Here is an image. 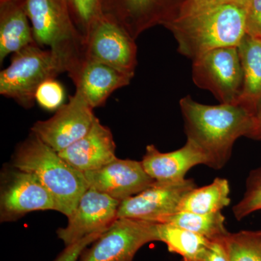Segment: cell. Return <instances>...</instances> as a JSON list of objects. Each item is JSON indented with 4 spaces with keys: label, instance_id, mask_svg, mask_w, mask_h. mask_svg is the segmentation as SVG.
Masks as SVG:
<instances>
[{
    "label": "cell",
    "instance_id": "6da1fadb",
    "mask_svg": "<svg viewBox=\"0 0 261 261\" xmlns=\"http://www.w3.org/2000/svg\"><path fill=\"white\" fill-rule=\"evenodd\" d=\"M164 27L172 33L178 51L193 61L217 48L238 47L246 34L245 4L214 0L190 7Z\"/></svg>",
    "mask_w": 261,
    "mask_h": 261
},
{
    "label": "cell",
    "instance_id": "7a4b0ae2",
    "mask_svg": "<svg viewBox=\"0 0 261 261\" xmlns=\"http://www.w3.org/2000/svg\"><path fill=\"white\" fill-rule=\"evenodd\" d=\"M179 105L187 140L205 155L206 166L216 170L224 168L235 142L248 135L253 116L237 105L209 106L190 96L182 98Z\"/></svg>",
    "mask_w": 261,
    "mask_h": 261
},
{
    "label": "cell",
    "instance_id": "3957f363",
    "mask_svg": "<svg viewBox=\"0 0 261 261\" xmlns=\"http://www.w3.org/2000/svg\"><path fill=\"white\" fill-rule=\"evenodd\" d=\"M13 166L35 175L50 192L56 211L69 217L89 188L84 173L75 169L54 149L32 133L18 146Z\"/></svg>",
    "mask_w": 261,
    "mask_h": 261
},
{
    "label": "cell",
    "instance_id": "277c9868",
    "mask_svg": "<svg viewBox=\"0 0 261 261\" xmlns=\"http://www.w3.org/2000/svg\"><path fill=\"white\" fill-rule=\"evenodd\" d=\"M74 62L64 51L44 49L37 44L29 45L12 55L10 64L0 72V94L25 108H32L38 87L68 73Z\"/></svg>",
    "mask_w": 261,
    "mask_h": 261
},
{
    "label": "cell",
    "instance_id": "5b68a950",
    "mask_svg": "<svg viewBox=\"0 0 261 261\" xmlns=\"http://www.w3.org/2000/svg\"><path fill=\"white\" fill-rule=\"evenodd\" d=\"M23 7L38 45L64 51L75 60L83 58L84 39L67 0H25Z\"/></svg>",
    "mask_w": 261,
    "mask_h": 261
},
{
    "label": "cell",
    "instance_id": "8992f818",
    "mask_svg": "<svg viewBox=\"0 0 261 261\" xmlns=\"http://www.w3.org/2000/svg\"><path fill=\"white\" fill-rule=\"evenodd\" d=\"M192 80L222 104H235L242 91L243 68L238 47L217 48L193 60Z\"/></svg>",
    "mask_w": 261,
    "mask_h": 261
},
{
    "label": "cell",
    "instance_id": "52a82bcc",
    "mask_svg": "<svg viewBox=\"0 0 261 261\" xmlns=\"http://www.w3.org/2000/svg\"><path fill=\"white\" fill-rule=\"evenodd\" d=\"M159 241L158 224L132 219H118L78 261H133L146 244Z\"/></svg>",
    "mask_w": 261,
    "mask_h": 261
},
{
    "label": "cell",
    "instance_id": "ba28073f",
    "mask_svg": "<svg viewBox=\"0 0 261 261\" xmlns=\"http://www.w3.org/2000/svg\"><path fill=\"white\" fill-rule=\"evenodd\" d=\"M84 58L135 75L137 46L116 20L102 14L84 39Z\"/></svg>",
    "mask_w": 261,
    "mask_h": 261
},
{
    "label": "cell",
    "instance_id": "9c48e42d",
    "mask_svg": "<svg viewBox=\"0 0 261 261\" xmlns=\"http://www.w3.org/2000/svg\"><path fill=\"white\" fill-rule=\"evenodd\" d=\"M192 0H102V13L135 39L147 29L177 18Z\"/></svg>",
    "mask_w": 261,
    "mask_h": 261
},
{
    "label": "cell",
    "instance_id": "30bf717a",
    "mask_svg": "<svg viewBox=\"0 0 261 261\" xmlns=\"http://www.w3.org/2000/svg\"><path fill=\"white\" fill-rule=\"evenodd\" d=\"M94 108L80 91L57 110L54 116L45 121H38L32 127V133L46 145L60 152L87 135L95 116Z\"/></svg>",
    "mask_w": 261,
    "mask_h": 261
},
{
    "label": "cell",
    "instance_id": "8fae6325",
    "mask_svg": "<svg viewBox=\"0 0 261 261\" xmlns=\"http://www.w3.org/2000/svg\"><path fill=\"white\" fill-rule=\"evenodd\" d=\"M197 187L193 179L171 183L154 181L151 186L122 201L118 219H132L163 224L178 211L180 203Z\"/></svg>",
    "mask_w": 261,
    "mask_h": 261
},
{
    "label": "cell",
    "instance_id": "7c38bea8",
    "mask_svg": "<svg viewBox=\"0 0 261 261\" xmlns=\"http://www.w3.org/2000/svg\"><path fill=\"white\" fill-rule=\"evenodd\" d=\"M0 190V221H16L33 211H56L50 192L32 173L15 168L4 173Z\"/></svg>",
    "mask_w": 261,
    "mask_h": 261
},
{
    "label": "cell",
    "instance_id": "4fadbf2b",
    "mask_svg": "<svg viewBox=\"0 0 261 261\" xmlns=\"http://www.w3.org/2000/svg\"><path fill=\"white\" fill-rule=\"evenodd\" d=\"M120 203V201L89 187L68 218L66 226L58 228V238L66 247L92 233L106 231L118 219Z\"/></svg>",
    "mask_w": 261,
    "mask_h": 261
},
{
    "label": "cell",
    "instance_id": "5bb4252c",
    "mask_svg": "<svg viewBox=\"0 0 261 261\" xmlns=\"http://www.w3.org/2000/svg\"><path fill=\"white\" fill-rule=\"evenodd\" d=\"M84 173L90 188L121 202L155 181L146 172L142 161L118 158L99 169Z\"/></svg>",
    "mask_w": 261,
    "mask_h": 261
},
{
    "label": "cell",
    "instance_id": "9a60e30c",
    "mask_svg": "<svg viewBox=\"0 0 261 261\" xmlns=\"http://www.w3.org/2000/svg\"><path fill=\"white\" fill-rule=\"evenodd\" d=\"M75 86L92 108L102 107L118 89L130 84L134 75L104 63L83 58L68 72Z\"/></svg>",
    "mask_w": 261,
    "mask_h": 261
},
{
    "label": "cell",
    "instance_id": "2e32d148",
    "mask_svg": "<svg viewBox=\"0 0 261 261\" xmlns=\"http://www.w3.org/2000/svg\"><path fill=\"white\" fill-rule=\"evenodd\" d=\"M116 148L111 129L95 117L87 135L58 153L70 166L85 173L99 169L116 159Z\"/></svg>",
    "mask_w": 261,
    "mask_h": 261
},
{
    "label": "cell",
    "instance_id": "e0dca14e",
    "mask_svg": "<svg viewBox=\"0 0 261 261\" xmlns=\"http://www.w3.org/2000/svg\"><path fill=\"white\" fill-rule=\"evenodd\" d=\"M142 163L154 181L171 183L185 179L187 173L194 166L206 165V159L195 144L187 140L181 148L170 152H161L154 145H147Z\"/></svg>",
    "mask_w": 261,
    "mask_h": 261
},
{
    "label": "cell",
    "instance_id": "ac0fdd59",
    "mask_svg": "<svg viewBox=\"0 0 261 261\" xmlns=\"http://www.w3.org/2000/svg\"><path fill=\"white\" fill-rule=\"evenodd\" d=\"M33 44L37 43L23 4L0 1V63Z\"/></svg>",
    "mask_w": 261,
    "mask_h": 261
},
{
    "label": "cell",
    "instance_id": "d6986e66",
    "mask_svg": "<svg viewBox=\"0 0 261 261\" xmlns=\"http://www.w3.org/2000/svg\"><path fill=\"white\" fill-rule=\"evenodd\" d=\"M238 48L243 82L234 105L243 108L254 116L261 106V39L245 34Z\"/></svg>",
    "mask_w": 261,
    "mask_h": 261
},
{
    "label": "cell",
    "instance_id": "ffe728a7",
    "mask_svg": "<svg viewBox=\"0 0 261 261\" xmlns=\"http://www.w3.org/2000/svg\"><path fill=\"white\" fill-rule=\"evenodd\" d=\"M228 180L216 178L210 185L195 187L189 192L180 203L178 211L197 214H211L221 212L231 202Z\"/></svg>",
    "mask_w": 261,
    "mask_h": 261
},
{
    "label": "cell",
    "instance_id": "44dd1931",
    "mask_svg": "<svg viewBox=\"0 0 261 261\" xmlns=\"http://www.w3.org/2000/svg\"><path fill=\"white\" fill-rule=\"evenodd\" d=\"M159 241L178 254L182 261H196L202 257L212 240L171 224H158Z\"/></svg>",
    "mask_w": 261,
    "mask_h": 261
},
{
    "label": "cell",
    "instance_id": "7402d4cb",
    "mask_svg": "<svg viewBox=\"0 0 261 261\" xmlns=\"http://www.w3.org/2000/svg\"><path fill=\"white\" fill-rule=\"evenodd\" d=\"M225 217L221 212L211 214H197L178 211L163 224H171L210 240L224 238L228 233L225 226Z\"/></svg>",
    "mask_w": 261,
    "mask_h": 261
},
{
    "label": "cell",
    "instance_id": "603a6c76",
    "mask_svg": "<svg viewBox=\"0 0 261 261\" xmlns=\"http://www.w3.org/2000/svg\"><path fill=\"white\" fill-rule=\"evenodd\" d=\"M224 243L229 261H261V231L228 232Z\"/></svg>",
    "mask_w": 261,
    "mask_h": 261
},
{
    "label": "cell",
    "instance_id": "cb8c5ba5",
    "mask_svg": "<svg viewBox=\"0 0 261 261\" xmlns=\"http://www.w3.org/2000/svg\"><path fill=\"white\" fill-rule=\"evenodd\" d=\"M76 29L85 39L94 22L103 14L102 0H67Z\"/></svg>",
    "mask_w": 261,
    "mask_h": 261
},
{
    "label": "cell",
    "instance_id": "d4e9b609",
    "mask_svg": "<svg viewBox=\"0 0 261 261\" xmlns=\"http://www.w3.org/2000/svg\"><path fill=\"white\" fill-rule=\"evenodd\" d=\"M258 211H261V167L250 173L243 199L233 207V215L238 221Z\"/></svg>",
    "mask_w": 261,
    "mask_h": 261
},
{
    "label": "cell",
    "instance_id": "484cf974",
    "mask_svg": "<svg viewBox=\"0 0 261 261\" xmlns=\"http://www.w3.org/2000/svg\"><path fill=\"white\" fill-rule=\"evenodd\" d=\"M64 100V88L56 79L43 82L36 92V102L46 111H57L63 106Z\"/></svg>",
    "mask_w": 261,
    "mask_h": 261
},
{
    "label": "cell",
    "instance_id": "4316f807",
    "mask_svg": "<svg viewBox=\"0 0 261 261\" xmlns=\"http://www.w3.org/2000/svg\"><path fill=\"white\" fill-rule=\"evenodd\" d=\"M245 31L247 35L261 39V0H247Z\"/></svg>",
    "mask_w": 261,
    "mask_h": 261
},
{
    "label": "cell",
    "instance_id": "83f0119b",
    "mask_svg": "<svg viewBox=\"0 0 261 261\" xmlns=\"http://www.w3.org/2000/svg\"><path fill=\"white\" fill-rule=\"evenodd\" d=\"M105 231L92 233L80 241L65 247L64 250L53 261H78L82 252L91 244L93 243Z\"/></svg>",
    "mask_w": 261,
    "mask_h": 261
},
{
    "label": "cell",
    "instance_id": "f1b7e54d",
    "mask_svg": "<svg viewBox=\"0 0 261 261\" xmlns=\"http://www.w3.org/2000/svg\"><path fill=\"white\" fill-rule=\"evenodd\" d=\"M196 261H229L224 243V238L212 240L205 253Z\"/></svg>",
    "mask_w": 261,
    "mask_h": 261
},
{
    "label": "cell",
    "instance_id": "f546056e",
    "mask_svg": "<svg viewBox=\"0 0 261 261\" xmlns=\"http://www.w3.org/2000/svg\"><path fill=\"white\" fill-rule=\"evenodd\" d=\"M247 137L252 140L261 141V106L252 118L251 129Z\"/></svg>",
    "mask_w": 261,
    "mask_h": 261
},
{
    "label": "cell",
    "instance_id": "4dcf8cb0",
    "mask_svg": "<svg viewBox=\"0 0 261 261\" xmlns=\"http://www.w3.org/2000/svg\"><path fill=\"white\" fill-rule=\"evenodd\" d=\"M212 1L214 0H192L191 3L187 7V8H190V7L200 6V5L207 4Z\"/></svg>",
    "mask_w": 261,
    "mask_h": 261
},
{
    "label": "cell",
    "instance_id": "1f68e13d",
    "mask_svg": "<svg viewBox=\"0 0 261 261\" xmlns=\"http://www.w3.org/2000/svg\"><path fill=\"white\" fill-rule=\"evenodd\" d=\"M216 1L236 2V3H243V4H245V3H246L247 0H216Z\"/></svg>",
    "mask_w": 261,
    "mask_h": 261
},
{
    "label": "cell",
    "instance_id": "d6a6232c",
    "mask_svg": "<svg viewBox=\"0 0 261 261\" xmlns=\"http://www.w3.org/2000/svg\"><path fill=\"white\" fill-rule=\"evenodd\" d=\"M0 1H13L16 2V3H22V4L24 5L25 0H0Z\"/></svg>",
    "mask_w": 261,
    "mask_h": 261
}]
</instances>
